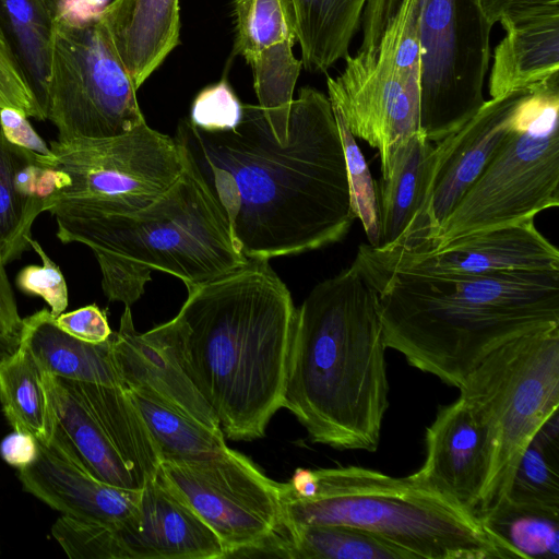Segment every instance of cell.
<instances>
[{
    "label": "cell",
    "mask_w": 559,
    "mask_h": 559,
    "mask_svg": "<svg viewBox=\"0 0 559 559\" xmlns=\"http://www.w3.org/2000/svg\"><path fill=\"white\" fill-rule=\"evenodd\" d=\"M175 139L225 210L248 259L338 242L356 219L333 108L313 87H301L293 99L284 143L255 105H243L231 130L205 131L182 119Z\"/></svg>",
    "instance_id": "cell-1"
},
{
    "label": "cell",
    "mask_w": 559,
    "mask_h": 559,
    "mask_svg": "<svg viewBox=\"0 0 559 559\" xmlns=\"http://www.w3.org/2000/svg\"><path fill=\"white\" fill-rule=\"evenodd\" d=\"M374 288L386 348L460 388L503 344L559 326V271L454 274L378 257L353 261Z\"/></svg>",
    "instance_id": "cell-2"
},
{
    "label": "cell",
    "mask_w": 559,
    "mask_h": 559,
    "mask_svg": "<svg viewBox=\"0 0 559 559\" xmlns=\"http://www.w3.org/2000/svg\"><path fill=\"white\" fill-rule=\"evenodd\" d=\"M187 290L171 319L182 368L225 437L263 438L283 407L297 309L290 292L263 259Z\"/></svg>",
    "instance_id": "cell-3"
},
{
    "label": "cell",
    "mask_w": 559,
    "mask_h": 559,
    "mask_svg": "<svg viewBox=\"0 0 559 559\" xmlns=\"http://www.w3.org/2000/svg\"><path fill=\"white\" fill-rule=\"evenodd\" d=\"M385 342L374 288L353 262L296 309L283 407L313 443L378 449L389 407Z\"/></svg>",
    "instance_id": "cell-4"
},
{
    "label": "cell",
    "mask_w": 559,
    "mask_h": 559,
    "mask_svg": "<svg viewBox=\"0 0 559 559\" xmlns=\"http://www.w3.org/2000/svg\"><path fill=\"white\" fill-rule=\"evenodd\" d=\"M48 212L61 242L92 250L107 299L129 307L143 295L153 271L174 275L189 287L249 260L235 243L225 210L187 156L176 182L138 212L95 214L64 202Z\"/></svg>",
    "instance_id": "cell-5"
},
{
    "label": "cell",
    "mask_w": 559,
    "mask_h": 559,
    "mask_svg": "<svg viewBox=\"0 0 559 559\" xmlns=\"http://www.w3.org/2000/svg\"><path fill=\"white\" fill-rule=\"evenodd\" d=\"M314 495L281 483L285 530L345 525L374 534L415 559H521L477 513L406 477L348 465L313 469Z\"/></svg>",
    "instance_id": "cell-6"
},
{
    "label": "cell",
    "mask_w": 559,
    "mask_h": 559,
    "mask_svg": "<svg viewBox=\"0 0 559 559\" xmlns=\"http://www.w3.org/2000/svg\"><path fill=\"white\" fill-rule=\"evenodd\" d=\"M418 0H367L361 44L343 71L328 76V97L353 135L379 152L381 179L420 132Z\"/></svg>",
    "instance_id": "cell-7"
},
{
    "label": "cell",
    "mask_w": 559,
    "mask_h": 559,
    "mask_svg": "<svg viewBox=\"0 0 559 559\" xmlns=\"http://www.w3.org/2000/svg\"><path fill=\"white\" fill-rule=\"evenodd\" d=\"M558 205L559 72L526 88L514 127L441 223L427 250L473 233L534 219Z\"/></svg>",
    "instance_id": "cell-8"
},
{
    "label": "cell",
    "mask_w": 559,
    "mask_h": 559,
    "mask_svg": "<svg viewBox=\"0 0 559 559\" xmlns=\"http://www.w3.org/2000/svg\"><path fill=\"white\" fill-rule=\"evenodd\" d=\"M489 435L491 460L477 514L507 500L516 465L559 406V326L491 352L459 388Z\"/></svg>",
    "instance_id": "cell-9"
},
{
    "label": "cell",
    "mask_w": 559,
    "mask_h": 559,
    "mask_svg": "<svg viewBox=\"0 0 559 559\" xmlns=\"http://www.w3.org/2000/svg\"><path fill=\"white\" fill-rule=\"evenodd\" d=\"M136 91L98 14L55 23L46 117L58 141L111 138L145 123Z\"/></svg>",
    "instance_id": "cell-10"
},
{
    "label": "cell",
    "mask_w": 559,
    "mask_h": 559,
    "mask_svg": "<svg viewBox=\"0 0 559 559\" xmlns=\"http://www.w3.org/2000/svg\"><path fill=\"white\" fill-rule=\"evenodd\" d=\"M159 480L216 533L226 558L276 557L286 537L281 483L227 445L198 460H163Z\"/></svg>",
    "instance_id": "cell-11"
},
{
    "label": "cell",
    "mask_w": 559,
    "mask_h": 559,
    "mask_svg": "<svg viewBox=\"0 0 559 559\" xmlns=\"http://www.w3.org/2000/svg\"><path fill=\"white\" fill-rule=\"evenodd\" d=\"M50 148L55 166L69 177L55 203L95 214H132L148 206L186 166L176 139L146 122L111 138L51 141Z\"/></svg>",
    "instance_id": "cell-12"
},
{
    "label": "cell",
    "mask_w": 559,
    "mask_h": 559,
    "mask_svg": "<svg viewBox=\"0 0 559 559\" xmlns=\"http://www.w3.org/2000/svg\"><path fill=\"white\" fill-rule=\"evenodd\" d=\"M491 28L480 0H418L419 129L431 143L461 129L485 103Z\"/></svg>",
    "instance_id": "cell-13"
},
{
    "label": "cell",
    "mask_w": 559,
    "mask_h": 559,
    "mask_svg": "<svg viewBox=\"0 0 559 559\" xmlns=\"http://www.w3.org/2000/svg\"><path fill=\"white\" fill-rule=\"evenodd\" d=\"M53 438L95 478L142 490L153 467L154 445L144 420L123 395L96 390L81 395L71 380L44 372Z\"/></svg>",
    "instance_id": "cell-14"
},
{
    "label": "cell",
    "mask_w": 559,
    "mask_h": 559,
    "mask_svg": "<svg viewBox=\"0 0 559 559\" xmlns=\"http://www.w3.org/2000/svg\"><path fill=\"white\" fill-rule=\"evenodd\" d=\"M425 450L421 466L407 477L477 513L491 448L485 424L463 397L439 407Z\"/></svg>",
    "instance_id": "cell-15"
},
{
    "label": "cell",
    "mask_w": 559,
    "mask_h": 559,
    "mask_svg": "<svg viewBox=\"0 0 559 559\" xmlns=\"http://www.w3.org/2000/svg\"><path fill=\"white\" fill-rule=\"evenodd\" d=\"M370 247L383 260L438 273L559 271V250L537 229L534 219L473 233L426 251Z\"/></svg>",
    "instance_id": "cell-16"
},
{
    "label": "cell",
    "mask_w": 559,
    "mask_h": 559,
    "mask_svg": "<svg viewBox=\"0 0 559 559\" xmlns=\"http://www.w3.org/2000/svg\"><path fill=\"white\" fill-rule=\"evenodd\" d=\"M111 349L123 388L146 393L213 430H222L177 357L171 320L139 333L130 307L124 306L119 330L111 334Z\"/></svg>",
    "instance_id": "cell-17"
},
{
    "label": "cell",
    "mask_w": 559,
    "mask_h": 559,
    "mask_svg": "<svg viewBox=\"0 0 559 559\" xmlns=\"http://www.w3.org/2000/svg\"><path fill=\"white\" fill-rule=\"evenodd\" d=\"M36 441V460L19 469L17 474L26 492L62 515L119 530L136 520L141 490L119 488L98 480L51 437L46 442Z\"/></svg>",
    "instance_id": "cell-18"
},
{
    "label": "cell",
    "mask_w": 559,
    "mask_h": 559,
    "mask_svg": "<svg viewBox=\"0 0 559 559\" xmlns=\"http://www.w3.org/2000/svg\"><path fill=\"white\" fill-rule=\"evenodd\" d=\"M526 88L485 100L461 129L435 144L433 237L514 127Z\"/></svg>",
    "instance_id": "cell-19"
},
{
    "label": "cell",
    "mask_w": 559,
    "mask_h": 559,
    "mask_svg": "<svg viewBox=\"0 0 559 559\" xmlns=\"http://www.w3.org/2000/svg\"><path fill=\"white\" fill-rule=\"evenodd\" d=\"M435 144L421 132L396 153L378 188L381 250L418 252L431 247Z\"/></svg>",
    "instance_id": "cell-20"
},
{
    "label": "cell",
    "mask_w": 559,
    "mask_h": 559,
    "mask_svg": "<svg viewBox=\"0 0 559 559\" xmlns=\"http://www.w3.org/2000/svg\"><path fill=\"white\" fill-rule=\"evenodd\" d=\"M126 559H225L211 526L156 477L141 490L136 520L120 530Z\"/></svg>",
    "instance_id": "cell-21"
},
{
    "label": "cell",
    "mask_w": 559,
    "mask_h": 559,
    "mask_svg": "<svg viewBox=\"0 0 559 559\" xmlns=\"http://www.w3.org/2000/svg\"><path fill=\"white\" fill-rule=\"evenodd\" d=\"M499 23L506 34L493 51L488 83L491 98L559 72V5L511 12Z\"/></svg>",
    "instance_id": "cell-22"
},
{
    "label": "cell",
    "mask_w": 559,
    "mask_h": 559,
    "mask_svg": "<svg viewBox=\"0 0 559 559\" xmlns=\"http://www.w3.org/2000/svg\"><path fill=\"white\" fill-rule=\"evenodd\" d=\"M98 19L136 90L179 44V0H112Z\"/></svg>",
    "instance_id": "cell-23"
},
{
    "label": "cell",
    "mask_w": 559,
    "mask_h": 559,
    "mask_svg": "<svg viewBox=\"0 0 559 559\" xmlns=\"http://www.w3.org/2000/svg\"><path fill=\"white\" fill-rule=\"evenodd\" d=\"M55 318L46 308L23 318L20 341L41 371L71 381L122 386L111 335L103 343H88L64 332Z\"/></svg>",
    "instance_id": "cell-24"
},
{
    "label": "cell",
    "mask_w": 559,
    "mask_h": 559,
    "mask_svg": "<svg viewBox=\"0 0 559 559\" xmlns=\"http://www.w3.org/2000/svg\"><path fill=\"white\" fill-rule=\"evenodd\" d=\"M367 0H290L302 67L326 72L349 55Z\"/></svg>",
    "instance_id": "cell-25"
},
{
    "label": "cell",
    "mask_w": 559,
    "mask_h": 559,
    "mask_svg": "<svg viewBox=\"0 0 559 559\" xmlns=\"http://www.w3.org/2000/svg\"><path fill=\"white\" fill-rule=\"evenodd\" d=\"M53 27L41 0H0V31L45 116Z\"/></svg>",
    "instance_id": "cell-26"
},
{
    "label": "cell",
    "mask_w": 559,
    "mask_h": 559,
    "mask_svg": "<svg viewBox=\"0 0 559 559\" xmlns=\"http://www.w3.org/2000/svg\"><path fill=\"white\" fill-rule=\"evenodd\" d=\"M0 402L14 430L44 442L50 439L52 417L44 372L21 341L16 352L0 361Z\"/></svg>",
    "instance_id": "cell-27"
},
{
    "label": "cell",
    "mask_w": 559,
    "mask_h": 559,
    "mask_svg": "<svg viewBox=\"0 0 559 559\" xmlns=\"http://www.w3.org/2000/svg\"><path fill=\"white\" fill-rule=\"evenodd\" d=\"M558 411L539 428L514 471L507 502L559 514Z\"/></svg>",
    "instance_id": "cell-28"
},
{
    "label": "cell",
    "mask_w": 559,
    "mask_h": 559,
    "mask_svg": "<svg viewBox=\"0 0 559 559\" xmlns=\"http://www.w3.org/2000/svg\"><path fill=\"white\" fill-rule=\"evenodd\" d=\"M127 391L157 443L163 460L205 459L227 445L222 430H213L146 393Z\"/></svg>",
    "instance_id": "cell-29"
},
{
    "label": "cell",
    "mask_w": 559,
    "mask_h": 559,
    "mask_svg": "<svg viewBox=\"0 0 559 559\" xmlns=\"http://www.w3.org/2000/svg\"><path fill=\"white\" fill-rule=\"evenodd\" d=\"M284 558L415 559L399 546L367 531L345 525H307L286 530Z\"/></svg>",
    "instance_id": "cell-30"
},
{
    "label": "cell",
    "mask_w": 559,
    "mask_h": 559,
    "mask_svg": "<svg viewBox=\"0 0 559 559\" xmlns=\"http://www.w3.org/2000/svg\"><path fill=\"white\" fill-rule=\"evenodd\" d=\"M294 45V41H284L246 60L252 69L258 106L272 133L282 143L288 138L293 93L302 67L293 52Z\"/></svg>",
    "instance_id": "cell-31"
},
{
    "label": "cell",
    "mask_w": 559,
    "mask_h": 559,
    "mask_svg": "<svg viewBox=\"0 0 559 559\" xmlns=\"http://www.w3.org/2000/svg\"><path fill=\"white\" fill-rule=\"evenodd\" d=\"M478 516L521 559H559V514L504 501Z\"/></svg>",
    "instance_id": "cell-32"
},
{
    "label": "cell",
    "mask_w": 559,
    "mask_h": 559,
    "mask_svg": "<svg viewBox=\"0 0 559 559\" xmlns=\"http://www.w3.org/2000/svg\"><path fill=\"white\" fill-rule=\"evenodd\" d=\"M32 154L10 143L0 129V262L4 266L29 247L31 228L40 214L15 186L17 167Z\"/></svg>",
    "instance_id": "cell-33"
},
{
    "label": "cell",
    "mask_w": 559,
    "mask_h": 559,
    "mask_svg": "<svg viewBox=\"0 0 559 559\" xmlns=\"http://www.w3.org/2000/svg\"><path fill=\"white\" fill-rule=\"evenodd\" d=\"M234 55L245 60L284 41H297L290 0H235Z\"/></svg>",
    "instance_id": "cell-34"
},
{
    "label": "cell",
    "mask_w": 559,
    "mask_h": 559,
    "mask_svg": "<svg viewBox=\"0 0 559 559\" xmlns=\"http://www.w3.org/2000/svg\"><path fill=\"white\" fill-rule=\"evenodd\" d=\"M333 108V107H332ZM344 151L350 206L365 229L368 245L379 246L380 221L378 189L366 158L341 115L333 109Z\"/></svg>",
    "instance_id": "cell-35"
},
{
    "label": "cell",
    "mask_w": 559,
    "mask_h": 559,
    "mask_svg": "<svg viewBox=\"0 0 559 559\" xmlns=\"http://www.w3.org/2000/svg\"><path fill=\"white\" fill-rule=\"evenodd\" d=\"M51 535L72 559H126L120 530L106 524L61 515Z\"/></svg>",
    "instance_id": "cell-36"
},
{
    "label": "cell",
    "mask_w": 559,
    "mask_h": 559,
    "mask_svg": "<svg viewBox=\"0 0 559 559\" xmlns=\"http://www.w3.org/2000/svg\"><path fill=\"white\" fill-rule=\"evenodd\" d=\"M28 245L40 257L41 264L23 267L16 276V286L24 294L43 298L52 316L58 317L69 302L64 276L37 240L29 237Z\"/></svg>",
    "instance_id": "cell-37"
},
{
    "label": "cell",
    "mask_w": 559,
    "mask_h": 559,
    "mask_svg": "<svg viewBox=\"0 0 559 559\" xmlns=\"http://www.w3.org/2000/svg\"><path fill=\"white\" fill-rule=\"evenodd\" d=\"M243 115V105L225 79L203 88L191 106L190 122L205 131L231 130Z\"/></svg>",
    "instance_id": "cell-38"
},
{
    "label": "cell",
    "mask_w": 559,
    "mask_h": 559,
    "mask_svg": "<svg viewBox=\"0 0 559 559\" xmlns=\"http://www.w3.org/2000/svg\"><path fill=\"white\" fill-rule=\"evenodd\" d=\"M10 107L28 118L46 120L0 31V109Z\"/></svg>",
    "instance_id": "cell-39"
},
{
    "label": "cell",
    "mask_w": 559,
    "mask_h": 559,
    "mask_svg": "<svg viewBox=\"0 0 559 559\" xmlns=\"http://www.w3.org/2000/svg\"><path fill=\"white\" fill-rule=\"evenodd\" d=\"M0 129L10 143L33 153L47 165L55 166L50 146L35 131L24 112L10 107L0 109Z\"/></svg>",
    "instance_id": "cell-40"
},
{
    "label": "cell",
    "mask_w": 559,
    "mask_h": 559,
    "mask_svg": "<svg viewBox=\"0 0 559 559\" xmlns=\"http://www.w3.org/2000/svg\"><path fill=\"white\" fill-rule=\"evenodd\" d=\"M55 320L64 332L88 343H103L112 334L106 310L95 304L62 312Z\"/></svg>",
    "instance_id": "cell-41"
},
{
    "label": "cell",
    "mask_w": 559,
    "mask_h": 559,
    "mask_svg": "<svg viewBox=\"0 0 559 559\" xmlns=\"http://www.w3.org/2000/svg\"><path fill=\"white\" fill-rule=\"evenodd\" d=\"M37 453V441L27 432L14 430L0 443L1 457L19 469L31 465L36 460Z\"/></svg>",
    "instance_id": "cell-42"
},
{
    "label": "cell",
    "mask_w": 559,
    "mask_h": 559,
    "mask_svg": "<svg viewBox=\"0 0 559 559\" xmlns=\"http://www.w3.org/2000/svg\"><path fill=\"white\" fill-rule=\"evenodd\" d=\"M23 319L19 314L4 265L0 262V334L20 338Z\"/></svg>",
    "instance_id": "cell-43"
},
{
    "label": "cell",
    "mask_w": 559,
    "mask_h": 559,
    "mask_svg": "<svg viewBox=\"0 0 559 559\" xmlns=\"http://www.w3.org/2000/svg\"><path fill=\"white\" fill-rule=\"evenodd\" d=\"M55 23H76L96 14L92 0H41Z\"/></svg>",
    "instance_id": "cell-44"
},
{
    "label": "cell",
    "mask_w": 559,
    "mask_h": 559,
    "mask_svg": "<svg viewBox=\"0 0 559 559\" xmlns=\"http://www.w3.org/2000/svg\"><path fill=\"white\" fill-rule=\"evenodd\" d=\"M483 12L491 26L511 12L546 5H559V0H480Z\"/></svg>",
    "instance_id": "cell-45"
},
{
    "label": "cell",
    "mask_w": 559,
    "mask_h": 559,
    "mask_svg": "<svg viewBox=\"0 0 559 559\" xmlns=\"http://www.w3.org/2000/svg\"><path fill=\"white\" fill-rule=\"evenodd\" d=\"M285 484L292 492L300 497H310L318 488L314 471L306 468H297L290 480Z\"/></svg>",
    "instance_id": "cell-46"
},
{
    "label": "cell",
    "mask_w": 559,
    "mask_h": 559,
    "mask_svg": "<svg viewBox=\"0 0 559 559\" xmlns=\"http://www.w3.org/2000/svg\"><path fill=\"white\" fill-rule=\"evenodd\" d=\"M20 346V338L0 334V361L10 357Z\"/></svg>",
    "instance_id": "cell-47"
}]
</instances>
